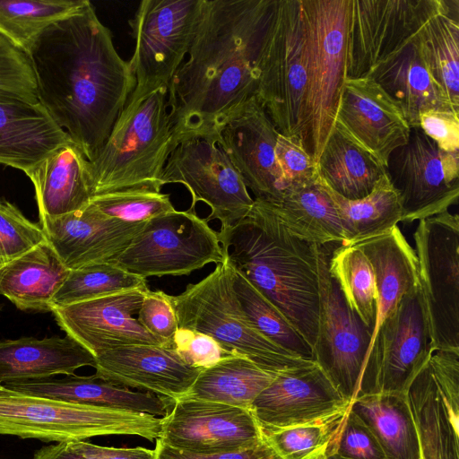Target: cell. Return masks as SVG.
Segmentation results:
<instances>
[{
	"label": "cell",
	"instance_id": "7a4b0ae2",
	"mask_svg": "<svg viewBox=\"0 0 459 459\" xmlns=\"http://www.w3.org/2000/svg\"><path fill=\"white\" fill-rule=\"evenodd\" d=\"M29 57L38 100L92 160L134 89L129 60L90 1L48 27Z\"/></svg>",
	"mask_w": 459,
	"mask_h": 459
},
{
	"label": "cell",
	"instance_id": "5b68a950",
	"mask_svg": "<svg viewBox=\"0 0 459 459\" xmlns=\"http://www.w3.org/2000/svg\"><path fill=\"white\" fill-rule=\"evenodd\" d=\"M233 273L223 255L203 280L188 284L178 295H169L178 328L205 333L229 353L245 356L275 374L315 362L285 351L254 327L234 290Z\"/></svg>",
	"mask_w": 459,
	"mask_h": 459
},
{
	"label": "cell",
	"instance_id": "4fadbf2b",
	"mask_svg": "<svg viewBox=\"0 0 459 459\" xmlns=\"http://www.w3.org/2000/svg\"><path fill=\"white\" fill-rule=\"evenodd\" d=\"M446 0H351L345 79L368 77L442 11Z\"/></svg>",
	"mask_w": 459,
	"mask_h": 459
},
{
	"label": "cell",
	"instance_id": "1f68e13d",
	"mask_svg": "<svg viewBox=\"0 0 459 459\" xmlns=\"http://www.w3.org/2000/svg\"><path fill=\"white\" fill-rule=\"evenodd\" d=\"M350 408L376 437L387 459H421L406 393L365 395L354 400Z\"/></svg>",
	"mask_w": 459,
	"mask_h": 459
},
{
	"label": "cell",
	"instance_id": "6da1fadb",
	"mask_svg": "<svg viewBox=\"0 0 459 459\" xmlns=\"http://www.w3.org/2000/svg\"><path fill=\"white\" fill-rule=\"evenodd\" d=\"M275 0H203L186 59L171 79L169 116L177 144L219 141L221 128L256 97Z\"/></svg>",
	"mask_w": 459,
	"mask_h": 459
},
{
	"label": "cell",
	"instance_id": "30bf717a",
	"mask_svg": "<svg viewBox=\"0 0 459 459\" xmlns=\"http://www.w3.org/2000/svg\"><path fill=\"white\" fill-rule=\"evenodd\" d=\"M339 245H317L319 311L313 359L351 403L365 396V372L373 331L347 305L328 272Z\"/></svg>",
	"mask_w": 459,
	"mask_h": 459
},
{
	"label": "cell",
	"instance_id": "f1b7e54d",
	"mask_svg": "<svg viewBox=\"0 0 459 459\" xmlns=\"http://www.w3.org/2000/svg\"><path fill=\"white\" fill-rule=\"evenodd\" d=\"M264 202L294 236L321 246L345 244L335 206L317 173L309 180L286 187L277 200Z\"/></svg>",
	"mask_w": 459,
	"mask_h": 459
},
{
	"label": "cell",
	"instance_id": "83f0119b",
	"mask_svg": "<svg viewBox=\"0 0 459 459\" xmlns=\"http://www.w3.org/2000/svg\"><path fill=\"white\" fill-rule=\"evenodd\" d=\"M88 161L72 141L26 174L34 186L39 218L65 215L90 204Z\"/></svg>",
	"mask_w": 459,
	"mask_h": 459
},
{
	"label": "cell",
	"instance_id": "d4e9b609",
	"mask_svg": "<svg viewBox=\"0 0 459 459\" xmlns=\"http://www.w3.org/2000/svg\"><path fill=\"white\" fill-rule=\"evenodd\" d=\"M70 142L39 101L0 96V164L27 174Z\"/></svg>",
	"mask_w": 459,
	"mask_h": 459
},
{
	"label": "cell",
	"instance_id": "11a10c76",
	"mask_svg": "<svg viewBox=\"0 0 459 459\" xmlns=\"http://www.w3.org/2000/svg\"><path fill=\"white\" fill-rule=\"evenodd\" d=\"M328 459H347V458L342 457V456L338 455L337 454H334L333 455L330 456Z\"/></svg>",
	"mask_w": 459,
	"mask_h": 459
},
{
	"label": "cell",
	"instance_id": "9c48e42d",
	"mask_svg": "<svg viewBox=\"0 0 459 459\" xmlns=\"http://www.w3.org/2000/svg\"><path fill=\"white\" fill-rule=\"evenodd\" d=\"M413 239L431 350L459 351L458 214L420 220Z\"/></svg>",
	"mask_w": 459,
	"mask_h": 459
},
{
	"label": "cell",
	"instance_id": "836d02e7",
	"mask_svg": "<svg viewBox=\"0 0 459 459\" xmlns=\"http://www.w3.org/2000/svg\"><path fill=\"white\" fill-rule=\"evenodd\" d=\"M412 42L428 72L459 110V1L446 0Z\"/></svg>",
	"mask_w": 459,
	"mask_h": 459
},
{
	"label": "cell",
	"instance_id": "3957f363",
	"mask_svg": "<svg viewBox=\"0 0 459 459\" xmlns=\"http://www.w3.org/2000/svg\"><path fill=\"white\" fill-rule=\"evenodd\" d=\"M218 237L233 268L281 310L313 351L319 311L317 245L291 234L256 199L243 219Z\"/></svg>",
	"mask_w": 459,
	"mask_h": 459
},
{
	"label": "cell",
	"instance_id": "8992f818",
	"mask_svg": "<svg viewBox=\"0 0 459 459\" xmlns=\"http://www.w3.org/2000/svg\"><path fill=\"white\" fill-rule=\"evenodd\" d=\"M351 0H301L307 89L302 143L316 163L333 132L345 81Z\"/></svg>",
	"mask_w": 459,
	"mask_h": 459
},
{
	"label": "cell",
	"instance_id": "52a82bcc",
	"mask_svg": "<svg viewBox=\"0 0 459 459\" xmlns=\"http://www.w3.org/2000/svg\"><path fill=\"white\" fill-rule=\"evenodd\" d=\"M162 418L70 403L13 392L0 395V435L43 442L84 441L109 436L158 439Z\"/></svg>",
	"mask_w": 459,
	"mask_h": 459
},
{
	"label": "cell",
	"instance_id": "60d3db41",
	"mask_svg": "<svg viewBox=\"0 0 459 459\" xmlns=\"http://www.w3.org/2000/svg\"><path fill=\"white\" fill-rule=\"evenodd\" d=\"M147 289L146 279L115 264H94L71 270L53 297L51 307H64L126 290Z\"/></svg>",
	"mask_w": 459,
	"mask_h": 459
},
{
	"label": "cell",
	"instance_id": "ac0fdd59",
	"mask_svg": "<svg viewBox=\"0 0 459 459\" xmlns=\"http://www.w3.org/2000/svg\"><path fill=\"white\" fill-rule=\"evenodd\" d=\"M264 439L250 410L183 396L162 417L158 440L178 450L213 454L243 449Z\"/></svg>",
	"mask_w": 459,
	"mask_h": 459
},
{
	"label": "cell",
	"instance_id": "d6986e66",
	"mask_svg": "<svg viewBox=\"0 0 459 459\" xmlns=\"http://www.w3.org/2000/svg\"><path fill=\"white\" fill-rule=\"evenodd\" d=\"M351 407L316 362L279 373L250 411L262 433L311 423Z\"/></svg>",
	"mask_w": 459,
	"mask_h": 459
},
{
	"label": "cell",
	"instance_id": "f907efd6",
	"mask_svg": "<svg viewBox=\"0 0 459 459\" xmlns=\"http://www.w3.org/2000/svg\"><path fill=\"white\" fill-rule=\"evenodd\" d=\"M156 459H281L264 439L251 446L230 452L195 454L170 447L156 439Z\"/></svg>",
	"mask_w": 459,
	"mask_h": 459
},
{
	"label": "cell",
	"instance_id": "f35d334b",
	"mask_svg": "<svg viewBox=\"0 0 459 459\" xmlns=\"http://www.w3.org/2000/svg\"><path fill=\"white\" fill-rule=\"evenodd\" d=\"M350 408L319 420L262 433L281 459H328L336 454Z\"/></svg>",
	"mask_w": 459,
	"mask_h": 459
},
{
	"label": "cell",
	"instance_id": "277c9868",
	"mask_svg": "<svg viewBox=\"0 0 459 459\" xmlns=\"http://www.w3.org/2000/svg\"><path fill=\"white\" fill-rule=\"evenodd\" d=\"M166 91L128 100L109 135L88 161L91 199L126 190L160 192V178L177 146Z\"/></svg>",
	"mask_w": 459,
	"mask_h": 459
},
{
	"label": "cell",
	"instance_id": "5bb4252c",
	"mask_svg": "<svg viewBox=\"0 0 459 459\" xmlns=\"http://www.w3.org/2000/svg\"><path fill=\"white\" fill-rule=\"evenodd\" d=\"M161 186L181 184L192 195L189 210L204 202L210 207L205 221L218 220L221 230L232 227L251 209L254 199L217 139L193 137L177 144L169 156Z\"/></svg>",
	"mask_w": 459,
	"mask_h": 459
},
{
	"label": "cell",
	"instance_id": "484cf974",
	"mask_svg": "<svg viewBox=\"0 0 459 459\" xmlns=\"http://www.w3.org/2000/svg\"><path fill=\"white\" fill-rule=\"evenodd\" d=\"M6 388L23 394L44 397L107 410L165 416L176 400L151 392H135L92 376H65L12 382Z\"/></svg>",
	"mask_w": 459,
	"mask_h": 459
},
{
	"label": "cell",
	"instance_id": "ffe728a7",
	"mask_svg": "<svg viewBox=\"0 0 459 459\" xmlns=\"http://www.w3.org/2000/svg\"><path fill=\"white\" fill-rule=\"evenodd\" d=\"M147 290H131L64 307H53L58 326L95 358L132 344L169 346L151 334L134 316ZM171 347V346H170Z\"/></svg>",
	"mask_w": 459,
	"mask_h": 459
},
{
	"label": "cell",
	"instance_id": "9f6ffc18",
	"mask_svg": "<svg viewBox=\"0 0 459 459\" xmlns=\"http://www.w3.org/2000/svg\"><path fill=\"white\" fill-rule=\"evenodd\" d=\"M3 307H4V304L1 303L0 304V312L2 311Z\"/></svg>",
	"mask_w": 459,
	"mask_h": 459
},
{
	"label": "cell",
	"instance_id": "2e32d148",
	"mask_svg": "<svg viewBox=\"0 0 459 459\" xmlns=\"http://www.w3.org/2000/svg\"><path fill=\"white\" fill-rule=\"evenodd\" d=\"M432 352L419 286L401 299L372 337L365 372L366 395L406 393Z\"/></svg>",
	"mask_w": 459,
	"mask_h": 459
},
{
	"label": "cell",
	"instance_id": "db71d44e",
	"mask_svg": "<svg viewBox=\"0 0 459 459\" xmlns=\"http://www.w3.org/2000/svg\"><path fill=\"white\" fill-rule=\"evenodd\" d=\"M13 391L6 388L4 385H1L0 384V395H3V394H11L13 393Z\"/></svg>",
	"mask_w": 459,
	"mask_h": 459
},
{
	"label": "cell",
	"instance_id": "816d5d0a",
	"mask_svg": "<svg viewBox=\"0 0 459 459\" xmlns=\"http://www.w3.org/2000/svg\"><path fill=\"white\" fill-rule=\"evenodd\" d=\"M32 459H100L86 441L60 442L40 447Z\"/></svg>",
	"mask_w": 459,
	"mask_h": 459
},
{
	"label": "cell",
	"instance_id": "9a60e30c",
	"mask_svg": "<svg viewBox=\"0 0 459 459\" xmlns=\"http://www.w3.org/2000/svg\"><path fill=\"white\" fill-rule=\"evenodd\" d=\"M411 223L448 211L459 198V152H445L420 126L411 127L407 143L392 152L385 167Z\"/></svg>",
	"mask_w": 459,
	"mask_h": 459
},
{
	"label": "cell",
	"instance_id": "f6af8a7d",
	"mask_svg": "<svg viewBox=\"0 0 459 459\" xmlns=\"http://www.w3.org/2000/svg\"><path fill=\"white\" fill-rule=\"evenodd\" d=\"M274 153L284 189L316 175V163L305 150L299 138L279 133Z\"/></svg>",
	"mask_w": 459,
	"mask_h": 459
},
{
	"label": "cell",
	"instance_id": "d6a6232c",
	"mask_svg": "<svg viewBox=\"0 0 459 459\" xmlns=\"http://www.w3.org/2000/svg\"><path fill=\"white\" fill-rule=\"evenodd\" d=\"M318 178L333 191L350 200L367 196L385 167L334 126L316 162Z\"/></svg>",
	"mask_w": 459,
	"mask_h": 459
},
{
	"label": "cell",
	"instance_id": "c3c4849f",
	"mask_svg": "<svg viewBox=\"0 0 459 459\" xmlns=\"http://www.w3.org/2000/svg\"><path fill=\"white\" fill-rule=\"evenodd\" d=\"M336 454L347 459H387L376 437L351 408Z\"/></svg>",
	"mask_w": 459,
	"mask_h": 459
},
{
	"label": "cell",
	"instance_id": "b9f144b4",
	"mask_svg": "<svg viewBox=\"0 0 459 459\" xmlns=\"http://www.w3.org/2000/svg\"><path fill=\"white\" fill-rule=\"evenodd\" d=\"M90 204L100 213L124 222H145L175 210L170 195L150 189L126 190L92 197Z\"/></svg>",
	"mask_w": 459,
	"mask_h": 459
},
{
	"label": "cell",
	"instance_id": "ab89813d",
	"mask_svg": "<svg viewBox=\"0 0 459 459\" xmlns=\"http://www.w3.org/2000/svg\"><path fill=\"white\" fill-rule=\"evenodd\" d=\"M233 288L246 316L260 333L291 354L314 360L312 348L287 317L236 269Z\"/></svg>",
	"mask_w": 459,
	"mask_h": 459
},
{
	"label": "cell",
	"instance_id": "7dc6e473",
	"mask_svg": "<svg viewBox=\"0 0 459 459\" xmlns=\"http://www.w3.org/2000/svg\"><path fill=\"white\" fill-rule=\"evenodd\" d=\"M137 320L151 334L171 346L178 325L169 295L161 290H149L137 312Z\"/></svg>",
	"mask_w": 459,
	"mask_h": 459
},
{
	"label": "cell",
	"instance_id": "7402d4cb",
	"mask_svg": "<svg viewBox=\"0 0 459 459\" xmlns=\"http://www.w3.org/2000/svg\"><path fill=\"white\" fill-rule=\"evenodd\" d=\"M385 167L409 139L411 126L397 104L371 77L345 79L335 125Z\"/></svg>",
	"mask_w": 459,
	"mask_h": 459
},
{
	"label": "cell",
	"instance_id": "4dcf8cb0",
	"mask_svg": "<svg viewBox=\"0 0 459 459\" xmlns=\"http://www.w3.org/2000/svg\"><path fill=\"white\" fill-rule=\"evenodd\" d=\"M69 273L46 240L0 268V295L20 310L50 312Z\"/></svg>",
	"mask_w": 459,
	"mask_h": 459
},
{
	"label": "cell",
	"instance_id": "d590c367",
	"mask_svg": "<svg viewBox=\"0 0 459 459\" xmlns=\"http://www.w3.org/2000/svg\"><path fill=\"white\" fill-rule=\"evenodd\" d=\"M320 181L340 218L346 236L343 245L383 234L403 222L400 197L386 173L367 196L356 200L342 197Z\"/></svg>",
	"mask_w": 459,
	"mask_h": 459
},
{
	"label": "cell",
	"instance_id": "f546056e",
	"mask_svg": "<svg viewBox=\"0 0 459 459\" xmlns=\"http://www.w3.org/2000/svg\"><path fill=\"white\" fill-rule=\"evenodd\" d=\"M397 104L411 127L429 109L459 113L425 67L413 42L378 65L368 75Z\"/></svg>",
	"mask_w": 459,
	"mask_h": 459
},
{
	"label": "cell",
	"instance_id": "e575fe53",
	"mask_svg": "<svg viewBox=\"0 0 459 459\" xmlns=\"http://www.w3.org/2000/svg\"><path fill=\"white\" fill-rule=\"evenodd\" d=\"M277 375L245 356L229 354L203 369L185 396L250 410Z\"/></svg>",
	"mask_w": 459,
	"mask_h": 459
},
{
	"label": "cell",
	"instance_id": "f5cc1de1",
	"mask_svg": "<svg viewBox=\"0 0 459 459\" xmlns=\"http://www.w3.org/2000/svg\"><path fill=\"white\" fill-rule=\"evenodd\" d=\"M92 448L100 459H156L155 450L142 446L117 448L92 444Z\"/></svg>",
	"mask_w": 459,
	"mask_h": 459
},
{
	"label": "cell",
	"instance_id": "cb8c5ba5",
	"mask_svg": "<svg viewBox=\"0 0 459 459\" xmlns=\"http://www.w3.org/2000/svg\"><path fill=\"white\" fill-rule=\"evenodd\" d=\"M95 375L115 385L174 400L185 396L202 368L186 364L170 346L132 344L96 357Z\"/></svg>",
	"mask_w": 459,
	"mask_h": 459
},
{
	"label": "cell",
	"instance_id": "7c38bea8",
	"mask_svg": "<svg viewBox=\"0 0 459 459\" xmlns=\"http://www.w3.org/2000/svg\"><path fill=\"white\" fill-rule=\"evenodd\" d=\"M222 261L218 232L195 211L175 209L147 221L115 264L146 279L188 275Z\"/></svg>",
	"mask_w": 459,
	"mask_h": 459
},
{
	"label": "cell",
	"instance_id": "74e56055",
	"mask_svg": "<svg viewBox=\"0 0 459 459\" xmlns=\"http://www.w3.org/2000/svg\"><path fill=\"white\" fill-rule=\"evenodd\" d=\"M328 272L349 307L373 331L377 292L375 272L368 257L354 245H339L329 256Z\"/></svg>",
	"mask_w": 459,
	"mask_h": 459
},
{
	"label": "cell",
	"instance_id": "8d00e7d4",
	"mask_svg": "<svg viewBox=\"0 0 459 459\" xmlns=\"http://www.w3.org/2000/svg\"><path fill=\"white\" fill-rule=\"evenodd\" d=\"M88 0H0V36L30 56L41 34L81 11Z\"/></svg>",
	"mask_w": 459,
	"mask_h": 459
},
{
	"label": "cell",
	"instance_id": "4316f807",
	"mask_svg": "<svg viewBox=\"0 0 459 459\" xmlns=\"http://www.w3.org/2000/svg\"><path fill=\"white\" fill-rule=\"evenodd\" d=\"M85 366L95 368V356L68 335L0 342L1 385L73 375Z\"/></svg>",
	"mask_w": 459,
	"mask_h": 459
},
{
	"label": "cell",
	"instance_id": "681fc988",
	"mask_svg": "<svg viewBox=\"0 0 459 459\" xmlns=\"http://www.w3.org/2000/svg\"><path fill=\"white\" fill-rule=\"evenodd\" d=\"M419 126L445 152H459V113L429 109L419 117Z\"/></svg>",
	"mask_w": 459,
	"mask_h": 459
},
{
	"label": "cell",
	"instance_id": "8fae6325",
	"mask_svg": "<svg viewBox=\"0 0 459 459\" xmlns=\"http://www.w3.org/2000/svg\"><path fill=\"white\" fill-rule=\"evenodd\" d=\"M203 0H143L128 21L134 51L129 60L135 86L128 100L166 91L185 61Z\"/></svg>",
	"mask_w": 459,
	"mask_h": 459
},
{
	"label": "cell",
	"instance_id": "e0dca14e",
	"mask_svg": "<svg viewBox=\"0 0 459 459\" xmlns=\"http://www.w3.org/2000/svg\"><path fill=\"white\" fill-rule=\"evenodd\" d=\"M406 397L421 459H459V351H433Z\"/></svg>",
	"mask_w": 459,
	"mask_h": 459
},
{
	"label": "cell",
	"instance_id": "44dd1931",
	"mask_svg": "<svg viewBox=\"0 0 459 459\" xmlns=\"http://www.w3.org/2000/svg\"><path fill=\"white\" fill-rule=\"evenodd\" d=\"M278 134L257 97L230 116L219 133V143L256 200L275 201L284 189L274 153Z\"/></svg>",
	"mask_w": 459,
	"mask_h": 459
},
{
	"label": "cell",
	"instance_id": "ee69618b",
	"mask_svg": "<svg viewBox=\"0 0 459 459\" xmlns=\"http://www.w3.org/2000/svg\"><path fill=\"white\" fill-rule=\"evenodd\" d=\"M0 96L38 102L37 84L30 57L0 36Z\"/></svg>",
	"mask_w": 459,
	"mask_h": 459
},
{
	"label": "cell",
	"instance_id": "7bdbcfd3",
	"mask_svg": "<svg viewBox=\"0 0 459 459\" xmlns=\"http://www.w3.org/2000/svg\"><path fill=\"white\" fill-rule=\"evenodd\" d=\"M46 240L39 224L27 219L12 203L0 200V266Z\"/></svg>",
	"mask_w": 459,
	"mask_h": 459
},
{
	"label": "cell",
	"instance_id": "ba28073f",
	"mask_svg": "<svg viewBox=\"0 0 459 459\" xmlns=\"http://www.w3.org/2000/svg\"><path fill=\"white\" fill-rule=\"evenodd\" d=\"M306 89L301 0H275L260 61L256 97L279 133L301 142Z\"/></svg>",
	"mask_w": 459,
	"mask_h": 459
},
{
	"label": "cell",
	"instance_id": "bcb514c9",
	"mask_svg": "<svg viewBox=\"0 0 459 459\" xmlns=\"http://www.w3.org/2000/svg\"><path fill=\"white\" fill-rule=\"evenodd\" d=\"M171 347L187 365L207 368L230 354L212 337L187 328H178L171 340Z\"/></svg>",
	"mask_w": 459,
	"mask_h": 459
},
{
	"label": "cell",
	"instance_id": "603a6c76",
	"mask_svg": "<svg viewBox=\"0 0 459 459\" xmlns=\"http://www.w3.org/2000/svg\"><path fill=\"white\" fill-rule=\"evenodd\" d=\"M145 222L109 218L91 204L65 215L39 218L47 241L70 271L94 264H115Z\"/></svg>",
	"mask_w": 459,
	"mask_h": 459
}]
</instances>
